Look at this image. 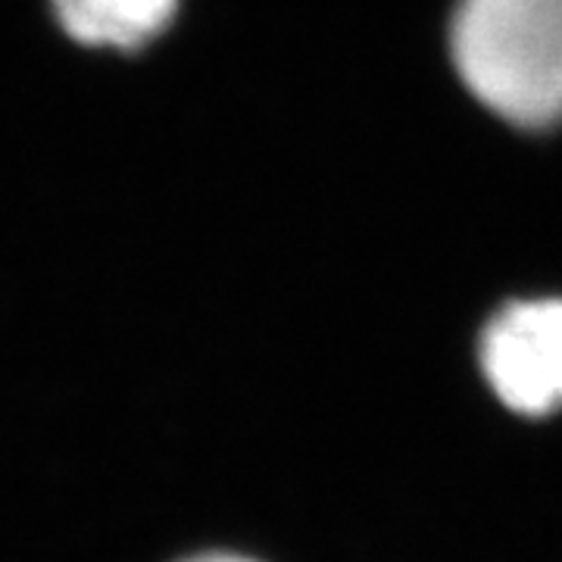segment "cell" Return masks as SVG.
<instances>
[{
  "mask_svg": "<svg viewBox=\"0 0 562 562\" xmlns=\"http://www.w3.org/2000/svg\"><path fill=\"white\" fill-rule=\"evenodd\" d=\"M494 394L522 416L562 406V301H525L497 313L482 335Z\"/></svg>",
  "mask_w": 562,
  "mask_h": 562,
  "instance_id": "7a4b0ae2",
  "label": "cell"
},
{
  "mask_svg": "<svg viewBox=\"0 0 562 562\" xmlns=\"http://www.w3.org/2000/svg\"><path fill=\"white\" fill-rule=\"evenodd\" d=\"M453 57L472 94L503 120H562V0H462Z\"/></svg>",
  "mask_w": 562,
  "mask_h": 562,
  "instance_id": "6da1fadb",
  "label": "cell"
},
{
  "mask_svg": "<svg viewBox=\"0 0 562 562\" xmlns=\"http://www.w3.org/2000/svg\"><path fill=\"white\" fill-rule=\"evenodd\" d=\"M188 562H254V560L232 557V553H210V557H194V560H188Z\"/></svg>",
  "mask_w": 562,
  "mask_h": 562,
  "instance_id": "277c9868",
  "label": "cell"
},
{
  "mask_svg": "<svg viewBox=\"0 0 562 562\" xmlns=\"http://www.w3.org/2000/svg\"><path fill=\"white\" fill-rule=\"evenodd\" d=\"M72 41L101 50H140L176 20L179 0H50Z\"/></svg>",
  "mask_w": 562,
  "mask_h": 562,
  "instance_id": "3957f363",
  "label": "cell"
}]
</instances>
